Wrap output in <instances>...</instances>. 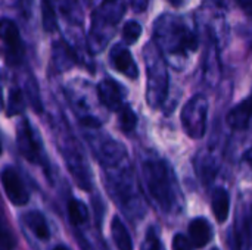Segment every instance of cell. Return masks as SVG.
<instances>
[{
    "label": "cell",
    "instance_id": "cell-1",
    "mask_svg": "<svg viewBox=\"0 0 252 250\" xmlns=\"http://www.w3.org/2000/svg\"><path fill=\"white\" fill-rule=\"evenodd\" d=\"M143 178L151 197L158 206L168 212L176 203V184L167 164L159 159H152L143 165Z\"/></svg>",
    "mask_w": 252,
    "mask_h": 250
},
{
    "label": "cell",
    "instance_id": "cell-2",
    "mask_svg": "<svg viewBox=\"0 0 252 250\" xmlns=\"http://www.w3.org/2000/svg\"><path fill=\"white\" fill-rule=\"evenodd\" d=\"M157 38L164 41L165 50L171 55L186 56L189 52L198 49L196 35L182 22L173 16L161 18L157 24Z\"/></svg>",
    "mask_w": 252,
    "mask_h": 250
},
{
    "label": "cell",
    "instance_id": "cell-3",
    "mask_svg": "<svg viewBox=\"0 0 252 250\" xmlns=\"http://www.w3.org/2000/svg\"><path fill=\"white\" fill-rule=\"evenodd\" d=\"M126 3L124 0H105L103 4L93 13V27H92V40L97 44V50H102L105 43L111 38L106 29L114 34L112 28L120 22L121 16L124 15Z\"/></svg>",
    "mask_w": 252,
    "mask_h": 250
},
{
    "label": "cell",
    "instance_id": "cell-4",
    "mask_svg": "<svg viewBox=\"0 0 252 250\" xmlns=\"http://www.w3.org/2000/svg\"><path fill=\"white\" fill-rule=\"evenodd\" d=\"M208 100L198 94L192 97L182 111V125L185 133L192 139H201L207 128Z\"/></svg>",
    "mask_w": 252,
    "mask_h": 250
},
{
    "label": "cell",
    "instance_id": "cell-5",
    "mask_svg": "<svg viewBox=\"0 0 252 250\" xmlns=\"http://www.w3.org/2000/svg\"><path fill=\"white\" fill-rule=\"evenodd\" d=\"M148 59V102L152 108H157L162 103L167 96V69L164 60L157 52H152Z\"/></svg>",
    "mask_w": 252,
    "mask_h": 250
},
{
    "label": "cell",
    "instance_id": "cell-6",
    "mask_svg": "<svg viewBox=\"0 0 252 250\" xmlns=\"http://www.w3.org/2000/svg\"><path fill=\"white\" fill-rule=\"evenodd\" d=\"M16 146L19 153L31 164H43V146L37 134V130L28 122V119H21L16 125Z\"/></svg>",
    "mask_w": 252,
    "mask_h": 250
},
{
    "label": "cell",
    "instance_id": "cell-7",
    "mask_svg": "<svg viewBox=\"0 0 252 250\" xmlns=\"http://www.w3.org/2000/svg\"><path fill=\"white\" fill-rule=\"evenodd\" d=\"M1 38H3V49L6 62L12 66H16L22 62L25 49L21 40L19 29L16 24L7 18L1 19Z\"/></svg>",
    "mask_w": 252,
    "mask_h": 250
},
{
    "label": "cell",
    "instance_id": "cell-8",
    "mask_svg": "<svg viewBox=\"0 0 252 250\" xmlns=\"http://www.w3.org/2000/svg\"><path fill=\"white\" fill-rule=\"evenodd\" d=\"M1 183H3V189H4L7 199L15 206H24L28 203L30 193L25 189V186H24V183H22V180H21V177L15 168L6 167L1 171Z\"/></svg>",
    "mask_w": 252,
    "mask_h": 250
},
{
    "label": "cell",
    "instance_id": "cell-9",
    "mask_svg": "<svg viewBox=\"0 0 252 250\" xmlns=\"http://www.w3.org/2000/svg\"><path fill=\"white\" fill-rule=\"evenodd\" d=\"M124 88L112 78H105L97 85V97L109 111L120 112L124 105Z\"/></svg>",
    "mask_w": 252,
    "mask_h": 250
},
{
    "label": "cell",
    "instance_id": "cell-10",
    "mask_svg": "<svg viewBox=\"0 0 252 250\" xmlns=\"http://www.w3.org/2000/svg\"><path fill=\"white\" fill-rule=\"evenodd\" d=\"M109 59H111V63L112 66L124 74L126 77L131 78V80H136L139 77V68L131 56V53L121 44H117L112 47L111 53H109Z\"/></svg>",
    "mask_w": 252,
    "mask_h": 250
},
{
    "label": "cell",
    "instance_id": "cell-11",
    "mask_svg": "<svg viewBox=\"0 0 252 250\" xmlns=\"http://www.w3.org/2000/svg\"><path fill=\"white\" fill-rule=\"evenodd\" d=\"M189 239L195 248H205L213 239V228L205 218H195L189 224Z\"/></svg>",
    "mask_w": 252,
    "mask_h": 250
},
{
    "label": "cell",
    "instance_id": "cell-12",
    "mask_svg": "<svg viewBox=\"0 0 252 250\" xmlns=\"http://www.w3.org/2000/svg\"><path fill=\"white\" fill-rule=\"evenodd\" d=\"M252 118V108L248 102V99H245L244 102H241L239 105H236L226 116V122L230 128L233 130H247L250 127Z\"/></svg>",
    "mask_w": 252,
    "mask_h": 250
},
{
    "label": "cell",
    "instance_id": "cell-13",
    "mask_svg": "<svg viewBox=\"0 0 252 250\" xmlns=\"http://www.w3.org/2000/svg\"><path fill=\"white\" fill-rule=\"evenodd\" d=\"M211 208L214 212V217L219 222H224L229 217V211H230V196L227 193L226 189L223 187H217L213 192L211 196Z\"/></svg>",
    "mask_w": 252,
    "mask_h": 250
},
{
    "label": "cell",
    "instance_id": "cell-14",
    "mask_svg": "<svg viewBox=\"0 0 252 250\" xmlns=\"http://www.w3.org/2000/svg\"><path fill=\"white\" fill-rule=\"evenodd\" d=\"M24 222L38 240H49V237H50L49 225H47V221L41 212H38V211L28 212L24 217Z\"/></svg>",
    "mask_w": 252,
    "mask_h": 250
},
{
    "label": "cell",
    "instance_id": "cell-15",
    "mask_svg": "<svg viewBox=\"0 0 252 250\" xmlns=\"http://www.w3.org/2000/svg\"><path fill=\"white\" fill-rule=\"evenodd\" d=\"M111 234L115 246L120 250H133V240L130 237V233L124 222L118 218L114 217L111 222Z\"/></svg>",
    "mask_w": 252,
    "mask_h": 250
},
{
    "label": "cell",
    "instance_id": "cell-16",
    "mask_svg": "<svg viewBox=\"0 0 252 250\" xmlns=\"http://www.w3.org/2000/svg\"><path fill=\"white\" fill-rule=\"evenodd\" d=\"M75 55L71 50V47L65 41H56L53 46V62L58 68V71H63L74 65Z\"/></svg>",
    "mask_w": 252,
    "mask_h": 250
},
{
    "label": "cell",
    "instance_id": "cell-17",
    "mask_svg": "<svg viewBox=\"0 0 252 250\" xmlns=\"http://www.w3.org/2000/svg\"><path fill=\"white\" fill-rule=\"evenodd\" d=\"M68 214H69V221L74 225H83L89 220L87 206L78 199H69V202H68Z\"/></svg>",
    "mask_w": 252,
    "mask_h": 250
},
{
    "label": "cell",
    "instance_id": "cell-18",
    "mask_svg": "<svg viewBox=\"0 0 252 250\" xmlns=\"http://www.w3.org/2000/svg\"><path fill=\"white\" fill-rule=\"evenodd\" d=\"M25 109V100L24 94L19 88H10L7 106H6V115L7 116H16L21 115Z\"/></svg>",
    "mask_w": 252,
    "mask_h": 250
},
{
    "label": "cell",
    "instance_id": "cell-19",
    "mask_svg": "<svg viewBox=\"0 0 252 250\" xmlns=\"http://www.w3.org/2000/svg\"><path fill=\"white\" fill-rule=\"evenodd\" d=\"M41 21H43V28L47 32H53L58 28L56 13L52 0H41Z\"/></svg>",
    "mask_w": 252,
    "mask_h": 250
},
{
    "label": "cell",
    "instance_id": "cell-20",
    "mask_svg": "<svg viewBox=\"0 0 252 250\" xmlns=\"http://www.w3.org/2000/svg\"><path fill=\"white\" fill-rule=\"evenodd\" d=\"M120 116H118V125H120V130L126 134L134 131L136 125H137V116L136 113L133 112V109L130 106H124L120 112Z\"/></svg>",
    "mask_w": 252,
    "mask_h": 250
},
{
    "label": "cell",
    "instance_id": "cell-21",
    "mask_svg": "<svg viewBox=\"0 0 252 250\" xmlns=\"http://www.w3.org/2000/svg\"><path fill=\"white\" fill-rule=\"evenodd\" d=\"M142 35V25L136 21H130L123 28V38L127 44H134Z\"/></svg>",
    "mask_w": 252,
    "mask_h": 250
},
{
    "label": "cell",
    "instance_id": "cell-22",
    "mask_svg": "<svg viewBox=\"0 0 252 250\" xmlns=\"http://www.w3.org/2000/svg\"><path fill=\"white\" fill-rule=\"evenodd\" d=\"M142 250H162V246L159 243V239L155 233L154 228H151L148 231V236H146V240L143 243V249Z\"/></svg>",
    "mask_w": 252,
    "mask_h": 250
},
{
    "label": "cell",
    "instance_id": "cell-23",
    "mask_svg": "<svg viewBox=\"0 0 252 250\" xmlns=\"http://www.w3.org/2000/svg\"><path fill=\"white\" fill-rule=\"evenodd\" d=\"M193 243L183 234H176L173 239V250H195Z\"/></svg>",
    "mask_w": 252,
    "mask_h": 250
},
{
    "label": "cell",
    "instance_id": "cell-24",
    "mask_svg": "<svg viewBox=\"0 0 252 250\" xmlns=\"http://www.w3.org/2000/svg\"><path fill=\"white\" fill-rule=\"evenodd\" d=\"M13 246H15L13 234L9 233L6 227H3V231H1V250H13Z\"/></svg>",
    "mask_w": 252,
    "mask_h": 250
},
{
    "label": "cell",
    "instance_id": "cell-25",
    "mask_svg": "<svg viewBox=\"0 0 252 250\" xmlns=\"http://www.w3.org/2000/svg\"><path fill=\"white\" fill-rule=\"evenodd\" d=\"M148 3L149 0H130V6L134 12L140 13V12H145L146 7H148Z\"/></svg>",
    "mask_w": 252,
    "mask_h": 250
},
{
    "label": "cell",
    "instance_id": "cell-26",
    "mask_svg": "<svg viewBox=\"0 0 252 250\" xmlns=\"http://www.w3.org/2000/svg\"><path fill=\"white\" fill-rule=\"evenodd\" d=\"M81 124H83L84 127L94 128V127H99L102 122H100L97 118H93V116H84V118H81Z\"/></svg>",
    "mask_w": 252,
    "mask_h": 250
},
{
    "label": "cell",
    "instance_id": "cell-27",
    "mask_svg": "<svg viewBox=\"0 0 252 250\" xmlns=\"http://www.w3.org/2000/svg\"><path fill=\"white\" fill-rule=\"evenodd\" d=\"M238 1H239L241 7L244 9V12L252 18V0H238Z\"/></svg>",
    "mask_w": 252,
    "mask_h": 250
},
{
    "label": "cell",
    "instance_id": "cell-28",
    "mask_svg": "<svg viewBox=\"0 0 252 250\" xmlns=\"http://www.w3.org/2000/svg\"><path fill=\"white\" fill-rule=\"evenodd\" d=\"M170 4H173L174 7H183L185 4H186V1L188 0H167Z\"/></svg>",
    "mask_w": 252,
    "mask_h": 250
},
{
    "label": "cell",
    "instance_id": "cell-29",
    "mask_svg": "<svg viewBox=\"0 0 252 250\" xmlns=\"http://www.w3.org/2000/svg\"><path fill=\"white\" fill-rule=\"evenodd\" d=\"M244 161L245 162H248V165L252 168V147L250 150H247L245 152V155H244Z\"/></svg>",
    "mask_w": 252,
    "mask_h": 250
},
{
    "label": "cell",
    "instance_id": "cell-30",
    "mask_svg": "<svg viewBox=\"0 0 252 250\" xmlns=\"http://www.w3.org/2000/svg\"><path fill=\"white\" fill-rule=\"evenodd\" d=\"M53 250H69L66 246H63V245H59V246H56Z\"/></svg>",
    "mask_w": 252,
    "mask_h": 250
},
{
    "label": "cell",
    "instance_id": "cell-31",
    "mask_svg": "<svg viewBox=\"0 0 252 250\" xmlns=\"http://www.w3.org/2000/svg\"><path fill=\"white\" fill-rule=\"evenodd\" d=\"M248 102H250V105H251V108H252V96L248 99Z\"/></svg>",
    "mask_w": 252,
    "mask_h": 250
},
{
    "label": "cell",
    "instance_id": "cell-32",
    "mask_svg": "<svg viewBox=\"0 0 252 250\" xmlns=\"http://www.w3.org/2000/svg\"><path fill=\"white\" fill-rule=\"evenodd\" d=\"M211 250H219V249H217V248H213V249H211Z\"/></svg>",
    "mask_w": 252,
    "mask_h": 250
}]
</instances>
